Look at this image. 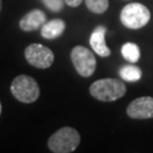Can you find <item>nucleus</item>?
Listing matches in <instances>:
<instances>
[{
    "label": "nucleus",
    "instance_id": "obj_9",
    "mask_svg": "<svg viewBox=\"0 0 153 153\" xmlns=\"http://www.w3.org/2000/svg\"><path fill=\"white\" fill-rule=\"evenodd\" d=\"M47 19L45 14L40 9H34L27 13L25 16L23 17L19 22V27L23 31L26 32H31V31H35L39 27H41L44 24Z\"/></svg>",
    "mask_w": 153,
    "mask_h": 153
},
{
    "label": "nucleus",
    "instance_id": "obj_10",
    "mask_svg": "<svg viewBox=\"0 0 153 153\" xmlns=\"http://www.w3.org/2000/svg\"><path fill=\"white\" fill-rule=\"evenodd\" d=\"M65 22L62 19H51L50 22L44 23L41 28V35L47 40H53L59 38L65 31Z\"/></svg>",
    "mask_w": 153,
    "mask_h": 153
},
{
    "label": "nucleus",
    "instance_id": "obj_17",
    "mask_svg": "<svg viewBox=\"0 0 153 153\" xmlns=\"http://www.w3.org/2000/svg\"><path fill=\"white\" fill-rule=\"evenodd\" d=\"M0 115H1V103H0Z\"/></svg>",
    "mask_w": 153,
    "mask_h": 153
},
{
    "label": "nucleus",
    "instance_id": "obj_2",
    "mask_svg": "<svg viewBox=\"0 0 153 153\" xmlns=\"http://www.w3.org/2000/svg\"><path fill=\"white\" fill-rule=\"evenodd\" d=\"M81 142L78 131L71 127H62L49 138L48 146L55 153H71Z\"/></svg>",
    "mask_w": 153,
    "mask_h": 153
},
{
    "label": "nucleus",
    "instance_id": "obj_8",
    "mask_svg": "<svg viewBox=\"0 0 153 153\" xmlns=\"http://www.w3.org/2000/svg\"><path fill=\"white\" fill-rule=\"evenodd\" d=\"M105 32L107 28L104 26H98L90 36V44L93 51L100 57H109L111 53V51L105 43Z\"/></svg>",
    "mask_w": 153,
    "mask_h": 153
},
{
    "label": "nucleus",
    "instance_id": "obj_14",
    "mask_svg": "<svg viewBox=\"0 0 153 153\" xmlns=\"http://www.w3.org/2000/svg\"><path fill=\"white\" fill-rule=\"evenodd\" d=\"M42 1L48 9L56 13L60 11L64 8V2H65V0H42Z\"/></svg>",
    "mask_w": 153,
    "mask_h": 153
},
{
    "label": "nucleus",
    "instance_id": "obj_12",
    "mask_svg": "<svg viewBox=\"0 0 153 153\" xmlns=\"http://www.w3.org/2000/svg\"><path fill=\"white\" fill-rule=\"evenodd\" d=\"M121 55L127 61L135 64L140 60L141 52H140V48L137 44L133 42H127L121 47Z\"/></svg>",
    "mask_w": 153,
    "mask_h": 153
},
{
    "label": "nucleus",
    "instance_id": "obj_3",
    "mask_svg": "<svg viewBox=\"0 0 153 153\" xmlns=\"http://www.w3.org/2000/svg\"><path fill=\"white\" fill-rule=\"evenodd\" d=\"M13 95L23 103H32L38 100L40 88L36 81L27 75H19L15 77L10 85Z\"/></svg>",
    "mask_w": 153,
    "mask_h": 153
},
{
    "label": "nucleus",
    "instance_id": "obj_7",
    "mask_svg": "<svg viewBox=\"0 0 153 153\" xmlns=\"http://www.w3.org/2000/svg\"><path fill=\"white\" fill-rule=\"evenodd\" d=\"M127 115L133 119L153 118V98L141 97L131 101L127 108Z\"/></svg>",
    "mask_w": 153,
    "mask_h": 153
},
{
    "label": "nucleus",
    "instance_id": "obj_15",
    "mask_svg": "<svg viewBox=\"0 0 153 153\" xmlns=\"http://www.w3.org/2000/svg\"><path fill=\"white\" fill-rule=\"evenodd\" d=\"M83 0H65V2L71 7H78L82 4Z\"/></svg>",
    "mask_w": 153,
    "mask_h": 153
},
{
    "label": "nucleus",
    "instance_id": "obj_13",
    "mask_svg": "<svg viewBox=\"0 0 153 153\" xmlns=\"http://www.w3.org/2000/svg\"><path fill=\"white\" fill-rule=\"evenodd\" d=\"M88 10L95 14H103L109 7V0H85Z\"/></svg>",
    "mask_w": 153,
    "mask_h": 153
},
{
    "label": "nucleus",
    "instance_id": "obj_16",
    "mask_svg": "<svg viewBox=\"0 0 153 153\" xmlns=\"http://www.w3.org/2000/svg\"><path fill=\"white\" fill-rule=\"evenodd\" d=\"M1 8H2V1L0 0V11H1Z\"/></svg>",
    "mask_w": 153,
    "mask_h": 153
},
{
    "label": "nucleus",
    "instance_id": "obj_1",
    "mask_svg": "<svg viewBox=\"0 0 153 153\" xmlns=\"http://www.w3.org/2000/svg\"><path fill=\"white\" fill-rule=\"evenodd\" d=\"M90 93L93 98L100 101L111 102L125 95L126 85L116 78H103L93 83L90 86Z\"/></svg>",
    "mask_w": 153,
    "mask_h": 153
},
{
    "label": "nucleus",
    "instance_id": "obj_11",
    "mask_svg": "<svg viewBox=\"0 0 153 153\" xmlns=\"http://www.w3.org/2000/svg\"><path fill=\"white\" fill-rule=\"evenodd\" d=\"M119 75L126 82H137L142 77V71L137 66L127 65L121 67L119 71Z\"/></svg>",
    "mask_w": 153,
    "mask_h": 153
},
{
    "label": "nucleus",
    "instance_id": "obj_5",
    "mask_svg": "<svg viewBox=\"0 0 153 153\" xmlns=\"http://www.w3.org/2000/svg\"><path fill=\"white\" fill-rule=\"evenodd\" d=\"M71 58L76 71L83 77H90L93 75L97 68V60L93 52L90 49L76 45L71 50Z\"/></svg>",
    "mask_w": 153,
    "mask_h": 153
},
{
    "label": "nucleus",
    "instance_id": "obj_4",
    "mask_svg": "<svg viewBox=\"0 0 153 153\" xmlns=\"http://www.w3.org/2000/svg\"><path fill=\"white\" fill-rule=\"evenodd\" d=\"M151 18V13L144 5L140 2H131L126 5L120 13L123 25L131 30L144 27Z\"/></svg>",
    "mask_w": 153,
    "mask_h": 153
},
{
    "label": "nucleus",
    "instance_id": "obj_6",
    "mask_svg": "<svg viewBox=\"0 0 153 153\" xmlns=\"http://www.w3.org/2000/svg\"><path fill=\"white\" fill-rule=\"evenodd\" d=\"M25 58L28 64L36 68H49L53 64L55 56L53 52L42 44H30L25 49Z\"/></svg>",
    "mask_w": 153,
    "mask_h": 153
}]
</instances>
